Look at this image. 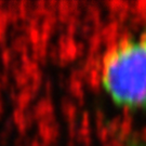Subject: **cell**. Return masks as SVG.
<instances>
[{
    "label": "cell",
    "mask_w": 146,
    "mask_h": 146,
    "mask_svg": "<svg viewBox=\"0 0 146 146\" xmlns=\"http://www.w3.org/2000/svg\"><path fill=\"white\" fill-rule=\"evenodd\" d=\"M131 146H146V144H133Z\"/></svg>",
    "instance_id": "cell-2"
},
{
    "label": "cell",
    "mask_w": 146,
    "mask_h": 146,
    "mask_svg": "<svg viewBox=\"0 0 146 146\" xmlns=\"http://www.w3.org/2000/svg\"><path fill=\"white\" fill-rule=\"evenodd\" d=\"M99 81L116 106L146 110V35L122 39L108 49L101 61Z\"/></svg>",
    "instance_id": "cell-1"
}]
</instances>
